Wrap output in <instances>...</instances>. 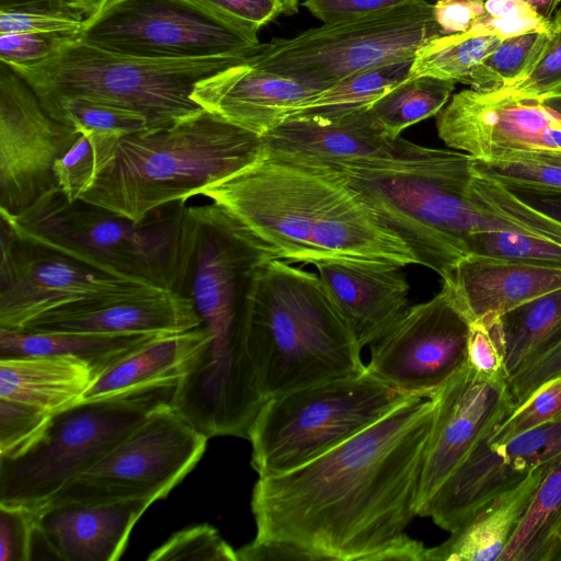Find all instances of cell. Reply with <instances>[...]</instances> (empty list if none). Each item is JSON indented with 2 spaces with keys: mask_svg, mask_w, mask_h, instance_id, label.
Instances as JSON below:
<instances>
[{
  "mask_svg": "<svg viewBox=\"0 0 561 561\" xmlns=\"http://www.w3.org/2000/svg\"><path fill=\"white\" fill-rule=\"evenodd\" d=\"M436 414L433 396H412L320 457L259 477L255 537L237 561H425L407 528Z\"/></svg>",
  "mask_w": 561,
  "mask_h": 561,
  "instance_id": "cell-1",
  "label": "cell"
},
{
  "mask_svg": "<svg viewBox=\"0 0 561 561\" xmlns=\"http://www.w3.org/2000/svg\"><path fill=\"white\" fill-rule=\"evenodd\" d=\"M185 249L181 294L192 299L210 341L179 380L172 407L204 431L239 432L264 402L250 355L249 313L261 272L277 257L216 203L187 207Z\"/></svg>",
  "mask_w": 561,
  "mask_h": 561,
  "instance_id": "cell-2",
  "label": "cell"
},
{
  "mask_svg": "<svg viewBox=\"0 0 561 561\" xmlns=\"http://www.w3.org/2000/svg\"><path fill=\"white\" fill-rule=\"evenodd\" d=\"M199 195L227 209L286 262L417 264L359 194L330 172L265 152Z\"/></svg>",
  "mask_w": 561,
  "mask_h": 561,
  "instance_id": "cell-3",
  "label": "cell"
},
{
  "mask_svg": "<svg viewBox=\"0 0 561 561\" xmlns=\"http://www.w3.org/2000/svg\"><path fill=\"white\" fill-rule=\"evenodd\" d=\"M339 176L413 252L419 265L447 280L469 255L470 237L484 230L533 234L484 211L470 191V156L414 144L404 154L337 170ZM535 236V234H534Z\"/></svg>",
  "mask_w": 561,
  "mask_h": 561,
  "instance_id": "cell-4",
  "label": "cell"
},
{
  "mask_svg": "<svg viewBox=\"0 0 561 561\" xmlns=\"http://www.w3.org/2000/svg\"><path fill=\"white\" fill-rule=\"evenodd\" d=\"M264 153L262 136L203 110L169 127L123 136L80 199L140 222Z\"/></svg>",
  "mask_w": 561,
  "mask_h": 561,
  "instance_id": "cell-5",
  "label": "cell"
},
{
  "mask_svg": "<svg viewBox=\"0 0 561 561\" xmlns=\"http://www.w3.org/2000/svg\"><path fill=\"white\" fill-rule=\"evenodd\" d=\"M249 348L271 397L362 374V346L318 274L271 260L251 298Z\"/></svg>",
  "mask_w": 561,
  "mask_h": 561,
  "instance_id": "cell-6",
  "label": "cell"
},
{
  "mask_svg": "<svg viewBox=\"0 0 561 561\" xmlns=\"http://www.w3.org/2000/svg\"><path fill=\"white\" fill-rule=\"evenodd\" d=\"M185 202L133 221L58 187L19 216L0 214L20 239L65 254L106 274L181 294L185 275Z\"/></svg>",
  "mask_w": 561,
  "mask_h": 561,
  "instance_id": "cell-7",
  "label": "cell"
},
{
  "mask_svg": "<svg viewBox=\"0 0 561 561\" xmlns=\"http://www.w3.org/2000/svg\"><path fill=\"white\" fill-rule=\"evenodd\" d=\"M254 51L154 59L107 51L72 35L49 58L11 68L41 102L81 96L110 103L142 115L151 130L202 112L193 100L197 84L249 61Z\"/></svg>",
  "mask_w": 561,
  "mask_h": 561,
  "instance_id": "cell-8",
  "label": "cell"
},
{
  "mask_svg": "<svg viewBox=\"0 0 561 561\" xmlns=\"http://www.w3.org/2000/svg\"><path fill=\"white\" fill-rule=\"evenodd\" d=\"M412 397L364 373L266 399L248 438L259 477L294 470L366 430Z\"/></svg>",
  "mask_w": 561,
  "mask_h": 561,
  "instance_id": "cell-9",
  "label": "cell"
},
{
  "mask_svg": "<svg viewBox=\"0 0 561 561\" xmlns=\"http://www.w3.org/2000/svg\"><path fill=\"white\" fill-rule=\"evenodd\" d=\"M178 381L80 401L53 414L42 437L18 457L0 458V504L41 508L160 408Z\"/></svg>",
  "mask_w": 561,
  "mask_h": 561,
  "instance_id": "cell-10",
  "label": "cell"
},
{
  "mask_svg": "<svg viewBox=\"0 0 561 561\" xmlns=\"http://www.w3.org/2000/svg\"><path fill=\"white\" fill-rule=\"evenodd\" d=\"M445 35L433 4L416 0L378 13L323 23L290 38L260 44L253 67L324 90L356 72L414 58Z\"/></svg>",
  "mask_w": 561,
  "mask_h": 561,
  "instance_id": "cell-11",
  "label": "cell"
},
{
  "mask_svg": "<svg viewBox=\"0 0 561 561\" xmlns=\"http://www.w3.org/2000/svg\"><path fill=\"white\" fill-rule=\"evenodd\" d=\"M257 33L194 0H108L78 37L121 55L182 59L252 53Z\"/></svg>",
  "mask_w": 561,
  "mask_h": 561,
  "instance_id": "cell-12",
  "label": "cell"
},
{
  "mask_svg": "<svg viewBox=\"0 0 561 561\" xmlns=\"http://www.w3.org/2000/svg\"><path fill=\"white\" fill-rule=\"evenodd\" d=\"M208 439L171 404L164 405L62 486L47 504L128 500L154 503L193 470Z\"/></svg>",
  "mask_w": 561,
  "mask_h": 561,
  "instance_id": "cell-13",
  "label": "cell"
},
{
  "mask_svg": "<svg viewBox=\"0 0 561 561\" xmlns=\"http://www.w3.org/2000/svg\"><path fill=\"white\" fill-rule=\"evenodd\" d=\"M0 222V328L22 330L38 317L67 306L163 289L106 274L22 240L2 219Z\"/></svg>",
  "mask_w": 561,
  "mask_h": 561,
  "instance_id": "cell-14",
  "label": "cell"
},
{
  "mask_svg": "<svg viewBox=\"0 0 561 561\" xmlns=\"http://www.w3.org/2000/svg\"><path fill=\"white\" fill-rule=\"evenodd\" d=\"M470 321L446 287L409 306L370 344L367 370L412 396L430 397L468 363Z\"/></svg>",
  "mask_w": 561,
  "mask_h": 561,
  "instance_id": "cell-15",
  "label": "cell"
},
{
  "mask_svg": "<svg viewBox=\"0 0 561 561\" xmlns=\"http://www.w3.org/2000/svg\"><path fill=\"white\" fill-rule=\"evenodd\" d=\"M79 135L53 118L27 82L0 62V214L19 216L58 187L55 161Z\"/></svg>",
  "mask_w": 561,
  "mask_h": 561,
  "instance_id": "cell-16",
  "label": "cell"
},
{
  "mask_svg": "<svg viewBox=\"0 0 561 561\" xmlns=\"http://www.w3.org/2000/svg\"><path fill=\"white\" fill-rule=\"evenodd\" d=\"M438 137L478 159L561 150V115L538 100L466 89L436 115Z\"/></svg>",
  "mask_w": 561,
  "mask_h": 561,
  "instance_id": "cell-17",
  "label": "cell"
},
{
  "mask_svg": "<svg viewBox=\"0 0 561 561\" xmlns=\"http://www.w3.org/2000/svg\"><path fill=\"white\" fill-rule=\"evenodd\" d=\"M433 396L436 414L423 463L417 516L491 428L513 409L506 378L489 376L468 363Z\"/></svg>",
  "mask_w": 561,
  "mask_h": 561,
  "instance_id": "cell-18",
  "label": "cell"
},
{
  "mask_svg": "<svg viewBox=\"0 0 561 561\" xmlns=\"http://www.w3.org/2000/svg\"><path fill=\"white\" fill-rule=\"evenodd\" d=\"M561 455V421L523 433L501 445L482 440L442 485L425 517L454 531L493 496Z\"/></svg>",
  "mask_w": 561,
  "mask_h": 561,
  "instance_id": "cell-19",
  "label": "cell"
},
{
  "mask_svg": "<svg viewBox=\"0 0 561 561\" xmlns=\"http://www.w3.org/2000/svg\"><path fill=\"white\" fill-rule=\"evenodd\" d=\"M263 139L268 156L317 171L397 158L414 145L389 137L369 107L336 116H293Z\"/></svg>",
  "mask_w": 561,
  "mask_h": 561,
  "instance_id": "cell-20",
  "label": "cell"
},
{
  "mask_svg": "<svg viewBox=\"0 0 561 561\" xmlns=\"http://www.w3.org/2000/svg\"><path fill=\"white\" fill-rule=\"evenodd\" d=\"M201 325V317L190 297L160 289L67 306L38 317L22 330L165 335Z\"/></svg>",
  "mask_w": 561,
  "mask_h": 561,
  "instance_id": "cell-21",
  "label": "cell"
},
{
  "mask_svg": "<svg viewBox=\"0 0 561 561\" xmlns=\"http://www.w3.org/2000/svg\"><path fill=\"white\" fill-rule=\"evenodd\" d=\"M320 91L253 67L249 60L199 82L193 100L205 111L263 137Z\"/></svg>",
  "mask_w": 561,
  "mask_h": 561,
  "instance_id": "cell-22",
  "label": "cell"
},
{
  "mask_svg": "<svg viewBox=\"0 0 561 561\" xmlns=\"http://www.w3.org/2000/svg\"><path fill=\"white\" fill-rule=\"evenodd\" d=\"M314 266L362 347L380 339L409 307L401 266L337 261Z\"/></svg>",
  "mask_w": 561,
  "mask_h": 561,
  "instance_id": "cell-23",
  "label": "cell"
},
{
  "mask_svg": "<svg viewBox=\"0 0 561 561\" xmlns=\"http://www.w3.org/2000/svg\"><path fill=\"white\" fill-rule=\"evenodd\" d=\"M153 502H67L39 508L38 526L61 561H116L130 533Z\"/></svg>",
  "mask_w": 561,
  "mask_h": 561,
  "instance_id": "cell-24",
  "label": "cell"
},
{
  "mask_svg": "<svg viewBox=\"0 0 561 561\" xmlns=\"http://www.w3.org/2000/svg\"><path fill=\"white\" fill-rule=\"evenodd\" d=\"M470 322L503 313L561 288V268L469 254L443 282Z\"/></svg>",
  "mask_w": 561,
  "mask_h": 561,
  "instance_id": "cell-25",
  "label": "cell"
},
{
  "mask_svg": "<svg viewBox=\"0 0 561 561\" xmlns=\"http://www.w3.org/2000/svg\"><path fill=\"white\" fill-rule=\"evenodd\" d=\"M210 334L204 325L157 336L100 373L83 394L90 401L188 375L208 348Z\"/></svg>",
  "mask_w": 561,
  "mask_h": 561,
  "instance_id": "cell-26",
  "label": "cell"
},
{
  "mask_svg": "<svg viewBox=\"0 0 561 561\" xmlns=\"http://www.w3.org/2000/svg\"><path fill=\"white\" fill-rule=\"evenodd\" d=\"M548 465L537 467L517 484L493 496L444 542L427 548L425 561H499Z\"/></svg>",
  "mask_w": 561,
  "mask_h": 561,
  "instance_id": "cell-27",
  "label": "cell"
},
{
  "mask_svg": "<svg viewBox=\"0 0 561 561\" xmlns=\"http://www.w3.org/2000/svg\"><path fill=\"white\" fill-rule=\"evenodd\" d=\"M0 359V398L50 414L80 402L95 378L88 363L69 355Z\"/></svg>",
  "mask_w": 561,
  "mask_h": 561,
  "instance_id": "cell-28",
  "label": "cell"
},
{
  "mask_svg": "<svg viewBox=\"0 0 561 561\" xmlns=\"http://www.w3.org/2000/svg\"><path fill=\"white\" fill-rule=\"evenodd\" d=\"M157 336L160 335L30 332L0 328V353L1 357L69 355L88 363L96 377Z\"/></svg>",
  "mask_w": 561,
  "mask_h": 561,
  "instance_id": "cell-29",
  "label": "cell"
},
{
  "mask_svg": "<svg viewBox=\"0 0 561 561\" xmlns=\"http://www.w3.org/2000/svg\"><path fill=\"white\" fill-rule=\"evenodd\" d=\"M499 561H561V455L548 465Z\"/></svg>",
  "mask_w": 561,
  "mask_h": 561,
  "instance_id": "cell-30",
  "label": "cell"
},
{
  "mask_svg": "<svg viewBox=\"0 0 561 561\" xmlns=\"http://www.w3.org/2000/svg\"><path fill=\"white\" fill-rule=\"evenodd\" d=\"M507 378L561 342V288L500 316Z\"/></svg>",
  "mask_w": 561,
  "mask_h": 561,
  "instance_id": "cell-31",
  "label": "cell"
},
{
  "mask_svg": "<svg viewBox=\"0 0 561 561\" xmlns=\"http://www.w3.org/2000/svg\"><path fill=\"white\" fill-rule=\"evenodd\" d=\"M471 190L474 199L488 211L561 243V194L507 188L477 175Z\"/></svg>",
  "mask_w": 561,
  "mask_h": 561,
  "instance_id": "cell-32",
  "label": "cell"
},
{
  "mask_svg": "<svg viewBox=\"0 0 561 561\" xmlns=\"http://www.w3.org/2000/svg\"><path fill=\"white\" fill-rule=\"evenodd\" d=\"M457 82L434 77H409L369 106L386 134L396 139L401 133L437 115L448 103Z\"/></svg>",
  "mask_w": 561,
  "mask_h": 561,
  "instance_id": "cell-33",
  "label": "cell"
},
{
  "mask_svg": "<svg viewBox=\"0 0 561 561\" xmlns=\"http://www.w3.org/2000/svg\"><path fill=\"white\" fill-rule=\"evenodd\" d=\"M413 59L382 65L343 78L320 91L293 116H336L369 107L409 78Z\"/></svg>",
  "mask_w": 561,
  "mask_h": 561,
  "instance_id": "cell-34",
  "label": "cell"
},
{
  "mask_svg": "<svg viewBox=\"0 0 561 561\" xmlns=\"http://www.w3.org/2000/svg\"><path fill=\"white\" fill-rule=\"evenodd\" d=\"M500 41L465 33L436 37L416 51L409 77L427 76L469 84L477 66Z\"/></svg>",
  "mask_w": 561,
  "mask_h": 561,
  "instance_id": "cell-35",
  "label": "cell"
},
{
  "mask_svg": "<svg viewBox=\"0 0 561 561\" xmlns=\"http://www.w3.org/2000/svg\"><path fill=\"white\" fill-rule=\"evenodd\" d=\"M473 174L507 188L561 194V150L522 152L497 159L470 157Z\"/></svg>",
  "mask_w": 561,
  "mask_h": 561,
  "instance_id": "cell-36",
  "label": "cell"
},
{
  "mask_svg": "<svg viewBox=\"0 0 561 561\" xmlns=\"http://www.w3.org/2000/svg\"><path fill=\"white\" fill-rule=\"evenodd\" d=\"M549 34L529 32L501 39L477 66L468 85L477 91H492L522 80L534 67Z\"/></svg>",
  "mask_w": 561,
  "mask_h": 561,
  "instance_id": "cell-37",
  "label": "cell"
},
{
  "mask_svg": "<svg viewBox=\"0 0 561 561\" xmlns=\"http://www.w3.org/2000/svg\"><path fill=\"white\" fill-rule=\"evenodd\" d=\"M79 131L77 140L55 161L53 168L57 186L69 202L80 199L110 161L117 141L123 137L95 130Z\"/></svg>",
  "mask_w": 561,
  "mask_h": 561,
  "instance_id": "cell-38",
  "label": "cell"
},
{
  "mask_svg": "<svg viewBox=\"0 0 561 561\" xmlns=\"http://www.w3.org/2000/svg\"><path fill=\"white\" fill-rule=\"evenodd\" d=\"M41 103L53 118L78 130H95L119 136L149 130L148 122L142 115L110 103L81 96Z\"/></svg>",
  "mask_w": 561,
  "mask_h": 561,
  "instance_id": "cell-39",
  "label": "cell"
},
{
  "mask_svg": "<svg viewBox=\"0 0 561 561\" xmlns=\"http://www.w3.org/2000/svg\"><path fill=\"white\" fill-rule=\"evenodd\" d=\"M468 253L540 267L561 268V243L517 231L476 232L468 241Z\"/></svg>",
  "mask_w": 561,
  "mask_h": 561,
  "instance_id": "cell-40",
  "label": "cell"
},
{
  "mask_svg": "<svg viewBox=\"0 0 561 561\" xmlns=\"http://www.w3.org/2000/svg\"><path fill=\"white\" fill-rule=\"evenodd\" d=\"M561 421V376L539 387L525 402L500 420L482 439L501 445L546 424Z\"/></svg>",
  "mask_w": 561,
  "mask_h": 561,
  "instance_id": "cell-41",
  "label": "cell"
},
{
  "mask_svg": "<svg viewBox=\"0 0 561 561\" xmlns=\"http://www.w3.org/2000/svg\"><path fill=\"white\" fill-rule=\"evenodd\" d=\"M550 31L551 20L540 15L526 0H485L483 15L465 34L505 39L529 32Z\"/></svg>",
  "mask_w": 561,
  "mask_h": 561,
  "instance_id": "cell-42",
  "label": "cell"
},
{
  "mask_svg": "<svg viewBox=\"0 0 561 561\" xmlns=\"http://www.w3.org/2000/svg\"><path fill=\"white\" fill-rule=\"evenodd\" d=\"M148 561H237L236 550L208 524L174 533L148 557Z\"/></svg>",
  "mask_w": 561,
  "mask_h": 561,
  "instance_id": "cell-43",
  "label": "cell"
},
{
  "mask_svg": "<svg viewBox=\"0 0 561 561\" xmlns=\"http://www.w3.org/2000/svg\"><path fill=\"white\" fill-rule=\"evenodd\" d=\"M519 100H537L561 92V13L551 19L548 42L529 73L516 83L492 90Z\"/></svg>",
  "mask_w": 561,
  "mask_h": 561,
  "instance_id": "cell-44",
  "label": "cell"
},
{
  "mask_svg": "<svg viewBox=\"0 0 561 561\" xmlns=\"http://www.w3.org/2000/svg\"><path fill=\"white\" fill-rule=\"evenodd\" d=\"M53 414L18 401L0 398V458H14L44 434Z\"/></svg>",
  "mask_w": 561,
  "mask_h": 561,
  "instance_id": "cell-45",
  "label": "cell"
},
{
  "mask_svg": "<svg viewBox=\"0 0 561 561\" xmlns=\"http://www.w3.org/2000/svg\"><path fill=\"white\" fill-rule=\"evenodd\" d=\"M85 18L46 3L0 8V33H46L78 35Z\"/></svg>",
  "mask_w": 561,
  "mask_h": 561,
  "instance_id": "cell-46",
  "label": "cell"
},
{
  "mask_svg": "<svg viewBox=\"0 0 561 561\" xmlns=\"http://www.w3.org/2000/svg\"><path fill=\"white\" fill-rule=\"evenodd\" d=\"M468 364L484 375L507 379L500 316L486 314L470 322Z\"/></svg>",
  "mask_w": 561,
  "mask_h": 561,
  "instance_id": "cell-47",
  "label": "cell"
},
{
  "mask_svg": "<svg viewBox=\"0 0 561 561\" xmlns=\"http://www.w3.org/2000/svg\"><path fill=\"white\" fill-rule=\"evenodd\" d=\"M39 508L0 504V561H30Z\"/></svg>",
  "mask_w": 561,
  "mask_h": 561,
  "instance_id": "cell-48",
  "label": "cell"
},
{
  "mask_svg": "<svg viewBox=\"0 0 561 561\" xmlns=\"http://www.w3.org/2000/svg\"><path fill=\"white\" fill-rule=\"evenodd\" d=\"M72 36V35H71ZM70 36L46 33H0V62L25 67L53 56Z\"/></svg>",
  "mask_w": 561,
  "mask_h": 561,
  "instance_id": "cell-49",
  "label": "cell"
},
{
  "mask_svg": "<svg viewBox=\"0 0 561 561\" xmlns=\"http://www.w3.org/2000/svg\"><path fill=\"white\" fill-rule=\"evenodd\" d=\"M560 376L561 342L506 379L514 408L525 402L545 382Z\"/></svg>",
  "mask_w": 561,
  "mask_h": 561,
  "instance_id": "cell-50",
  "label": "cell"
},
{
  "mask_svg": "<svg viewBox=\"0 0 561 561\" xmlns=\"http://www.w3.org/2000/svg\"><path fill=\"white\" fill-rule=\"evenodd\" d=\"M210 11L218 13L250 30L261 27L284 14L277 0H194Z\"/></svg>",
  "mask_w": 561,
  "mask_h": 561,
  "instance_id": "cell-51",
  "label": "cell"
},
{
  "mask_svg": "<svg viewBox=\"0 0 561 561\" xmlns=\"http://www.w3.org/2000/svg\"><path fill=\"white\" fill-rule=\"evenodd\" d=\"M416 0H305L302 5L323 23L359 18Z\"/></svg>",
  "mask_w": 561,
  "mask_h": 561,
  "instance_id": "cell-52",
  "label": "cell"
},
{
  "mask_svg": "<svg viewBox=\"0 0 561 561\" xmlns=\"http://www.w3.org/2000/svg\"><path fill=\"white\" fill-rule=\"evenodd\" d=\"M485 0H438L433 16L445 35L468 32L484 13Z\"/></svg>",
  "mask_w": 561,
  "mask_h": 561,
  "instance_id": "cell-53",
  "label": "cell"
},
{
  "mask_svg": "<svg viewBox=\"0 0 561 561\" xmlns=\"http://www.w3.org/2000/svg\"><path fill=\"white\" fill-rule=\"evenodd\" d=\"M540 15L551 20L552 13L559 7V0H526Z\"/></svg>",
  "mask_w": 561,
  "mask_h": 561,
  "instance_id": "cell-54",
  "label": "cell"
},
{
  "mask_svg": "<svg viewBox=\"0 0 561 561\" xmlns=\"http://www.w3.org/2000/svg\"><path fill=\"white\" fill-rule=\"evenodd\" d=\"M108 0H78L79 12L87 19L98 12Z\"/></svg>",
  "mask_w": 561,
  "mask_h": 561,
  "instance_id": "cell-55",
  "label": "cell"
},
{
  "mask_svg": "<svg viewBox=\"0 0 561 561\" xmlns=\"http://www.w3.org/2000/svg\"><path fill=\"white\" fill-rule=\"evenodd\" d=\"M548 108L554 111L559 115H561V92L548 94L537 99Z\"/></svg>",
  "mask_w": 561,
  "mask_h": 561,
  "instance_id": "cell-56",
  "label": "cell"
},
{
  "mask_svg": "<svg viewBox=\"0 0 561 561\" xmlns=\"http://www.w3.org/2000/svg\"><path fill=\"white\" fill-rule=\"evenodd\" d=\"M47 1H48V4L54 9L73 12V13L82 15L79 12L78 0H47Z\"/></svg>",
  "mask_w": 561,
  "mask_h": 561,
  "instance_id": "cell-57",
  "label": "cell"
},
{
  "mask_svg": "<svg viewBox=\"0 0 561 561\" xmlns=\"http://www.w3.org/2000/svg\"><path fill=\"white\" fill-rule=\"evenodd\" d=\"M48 3L47 0H0V8H10L25 4Z\"/></svg>",
  "mask_w": 561,
  "mask_h": 561,
  "instance_id": "cell-58",
  "label": "cell"
},
{
  "mask_svg": "<svg viewBox=\"0 0 561 561\" xmlns=\"http://www.w3.org/2000/svg\"><path fill=\"white\" fill-rule=\"evenodd\" d=\"M280 2L284 9V14L291 15L297 13L299 0H277Z\"/></svg>",
  "mask_w": 561,
  "mask_h": 561,
  "instance_id": "cell-59",
  "label": "cell"
},
{
  "mask_svg": "<svg viewBox=\"0 0 561 561\" xmlns=\"http://www.w3.org/2000/svg\"><path fill=\"white\" fill-rule=\"evenodd\" d=\"M559 5H560V8L558 9V11H557V12H560V13H561V0H559Z\"/></svg>",
  "mask_w": 561,
  "mask_h": 561,
  "instance_id": "cell-60",
  "label": "cell"
}]
</instances>
